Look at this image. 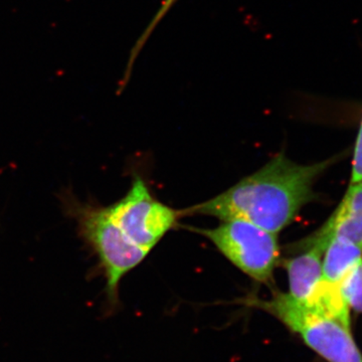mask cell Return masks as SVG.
<instances>
[{
    "mask_svg": "<svg viewBox=\"0 0 362 362\" xmlns=\"http://www.w3.org/2000/svg\"><path fill=\"white\" fill-rule=\"evenodd\" d=\"M337 159L339 156L302 165L284 153L278 154L223 194L180 209L181 218L194 214L221 221H246L278 235L307 204L315 199V181Z\"/></svg>",
    "mask_w": 362,
    "mask_h": 362,
    "instance_id": "6da1fadb",
    "label": "cell"
},
{
    "mask_svg": "<svg viewBox=\"0 0 362 362\" xmlns=\"http://www.w3.org/2000/svg\"><path fill=\"white\" fill-rule=\"evenodd\" d=\"M252 305L276 317L326 361L362 362L349 326L311 305L298 302L287 293H276L269 300H254Z\"/></svg>",
    "mask_w": 362,
    "mask_h": 362,
    "instance_id": "3957f363",
    "label": "cell"
},
{
    "mask_svg": "<svg viewBox=\"0 0 362 362\" xmlns=\"http://www.w3.org/2000/svg\"><path fill=\"white\" fill-rule=\"evenodd\" d=\"M361 259L362 247L340 238H331L323 256L324 281L337 285Z\"/></svg>",
    "mask_w": 362,
    "mask_h": 362,
    "instance_id": "ba28073f",
    "label": "cell"
},
{
    "mask_svg": "<svg viewBox=\"0 0 362 362\" xmlns=\"http://www.w3.org/2000/svg\"><path fill=\"white\" fill-rule=\"evenodd\" d=\"M211 240L233 266L262 284L273 283L282 261L278 235L246 221H221L214 228H190Z\"/></svg>",
    "mask_w": 362,
    "mask_h": 362,
    "instance_id": "277c9868",
    "label": "cell"
},
{
    "mask_svg": "<svg viewBox=\"0 0 362 362\" xmlns=\"http://www.w3.org/2000/svg\"><path fill=\"white\" fill-rule=\"evenodd\" d=\"M331 238H340L362 247V181L350 185L337 211L323 225Z\"/></svg>",
    "mask_w": 362,
    "mask_h": 362,
    "instance_id": "52a82bcc",
    "label": "cell"
},
{
    "mask_svg": "<svg viewBox=\"0 0 362 362\" xmlns=\"http://www.w3.org/2000/svg\"><path fill=\"white\" fill-rule=\"evenodd\" d=\"M64 211L77 223L83 242L96 255L105 286V314L111 315L120 306L119 286L129 272L139 266L149 252L136 246L112 221L106 207L82 202L71 190L61 194Z\"/></svg>",
    "mask_w": 362,
    "mask_h": 362,
    "instance_id": "7a4b0ae2",
    "label": "cell"
},
{
    "mask_svg": "<svg viewBox=\"0 0 362 362\" xmlns=\"http://www.w3.org/2000/svg\"><path fill=\"white\" fill-rule=\"evenodd\" d=\"M106 209L126 237L148 252L181 218L180 211L154 199L139 175L133 178L127 194Z\"/></svg>",
    "mask_w": 362,
    "mask_h": 362,
    "instance_id": "5b68a950",
    "label": "cell"
},
{
    "mask_svg": "<svg viewBox=\"0 0 362 362\" xmlns=\"http://www.w3.org/2000/svg\"><path fill=\"white\" fill-rule=\"evenodd\" d=\"M337 287L347 306L362 313V259L342 278Z\"/></svg>",
    "mask_w": 362,
    "mask_h": 362,
    "instance_id": "9c48e42d",
    "label": "cell"
},
{
    "mask_svg": "<svg viewBox=\"0 0 362 362\" xmlns=\"http://www.w3.org/2000/svg\"><path fill=\"white\" fill-rule=\"evenodd\" d=\"M325 235L319 228L310 237L298 243L294 256L283 259L289 283L287 294L301 303H313L325 284L323 256L329 244V239Z\"/></svg>",
    "mask_w": 362,
    "mask_h": 362,
    "instance_id": "8992f818",
    "label": "cell"
},
{
    "mask_svg": "<svg viewBox=\"0 0 362 362\" xmlns=\"http://www.w3.org/2000/svg\"><path fill=\"white\" fill-rule=\"evenodd\" d=\"M362 181V119L361 127H359L358 134L356 146H354V161H352V173L351 180L350 185H356V183Z\"/></svg>",
    "mask_w": 362,
    "mask_h": 362,
    "instance_id": "30bf717a",
    "label": "cell"
}]
</instances>
